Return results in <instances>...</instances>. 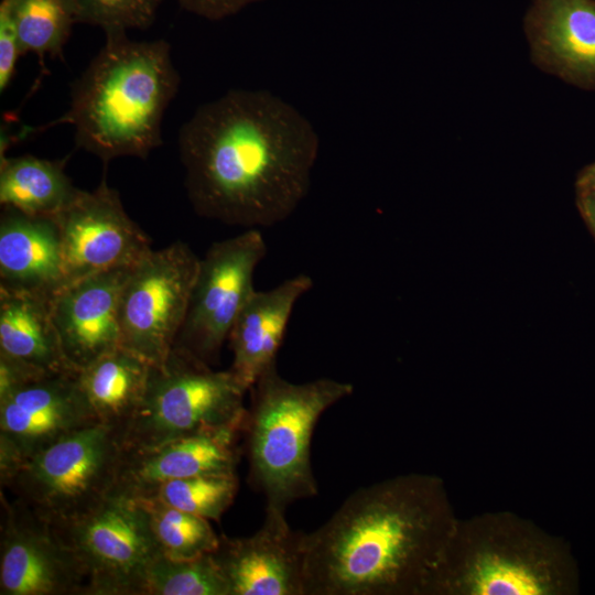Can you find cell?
<instances>
[{
	"mask_svg": "<svg viewBox=\"0 0 595 595\" xmlns=\"http://www.w3.org/2000/svg\"><path fill=\"white\" fill-rule=\"evenodd\" d=\"M162 0H75L78 22L104 32L144 30L155 19Z\"/></svg>",
	"mask_w": 595,
	"mask_h": 595,
	"instance_id": "26",
	"label": "cell"
},
{
	"mask_svg": "<svg viewBox=\"0 0 595 595\" xmlns=\"http://www.w3.org/2000/svg\"><path fill=\"white\" fill-rule=\"evenodd\" d=\"M318 149L312 123L261 89H232L203 104L178 132L194 210L246 229L292 215L309 192Z\"/></svg>",
	"mask_w": 595,
	"mask_h": 595,
	"instance_id": "1",
	"label": "cell"
},
{
	"mask_svg": "<svg viewBox=\"0 0 595 595\" xmlns=\"http://www.w3.org/2000/svg\"><path fill=\"white\" fill-rule=\"evenodd\" d=\"M415 490L358 488L317 529L303 534L305 595H371L414 570L423 531Z\"/></svg>",
	"mask_w": 595,
	"mask_h": 595,
	"instance_id": "3",
	"label": "cell"
},
{
	"mask_svg": "<svg viewBox=\"0 0 595 595\" xmlns=\"http://www.w3.org/2000/svg\"><path fill=\"white\" fill-rule=\"evenodd\" d=\"M475 593L480 595H536L542 588L537 578L522 567L490 559L475 574Z\"/></svg>",
	"mask_w": 595,
	"mask_h": 595,
	"instance_id": "27",
	"label": "cell"
},
{
	"mask_svg": "<svg viewBox=\"0 0 595 595\" xmlns=\"http://www.w3.org/2000/svg\"><path fill=\"white\" fill-rule=\"evenodd\" d=\"M53 526L82 565L85 595H144L148 570L162 553L137 497L113 487L85 512Z\"/></svg>",
	"mask_w": 595,
	"mask_h": 595,
	"instance_id": "7",
	"label": "cell"
},
{
	"mask_svg": "<svg viewBox=\"0 0 595 595\" xmlns=\"http://www.w3.org/2000/svg\"><path fill=\"white\" fill-rule=\"evenodd\" d=\"M267 252L260 229L214 242L199 260L185 321L174 347L212 365L256 291L253 275Z\"/></svg>",
	"mask_w": 595,
	"mask_h": 595,
	"instance_id": "9",
	"label": "cell"
},
{
	"mask_svg": "<svg viewBox=\"0 0 595 595\" xmlns=\"http://www.w3.org/2000/svg\"><path fill=\"white\" fill-rule=\"evenodd\" d=\"M45 375L28 365L0 355V399Z\"/></svg>",
	"mask_w": 595,
	"mask_h": 595,
	"instance_id": "30",
	"label": "cell"
},
{
	"mask_svg": "<svg viewBox=\"0 0 595 595\" xmlns=\"http://www.w3.org/2000/svg\"><path fill=\"white\" fill-rule=\"evenodd\" d=\"M524 24L539 66L595 89V0H533Z\"/></svg>",
	"mask_w": 595,
	"mask_h": 595,
	"instance_id": "16",
	"label": "cell"
},
{
	"mask_svg": "<svg viewBox=\"0 0 595 595\" xmlns=\"http://www.w3.org/2000/svg\"><path fill=\"white\" fill-rule=\"evenodd\" d=\"M286 512L266 509L262 526L251 536H220L212 553L229 595H305L302 531Z\"/></svg>",
	"mask_w": 595,
	"mask_h": 595,
	"instance_id": "13",
	"label": "cell"
},
{
	"mask_svg": "<svg viewBox=\"0 0 595 595\" xmlns=\"http://www.w3.org/2000/svg\"><path fill=\"white\" fill-rule=\"evenodd\" d=\"M98 423L77 372L42 376L0 399V479L62 437Z\"/></svg>",
	"mask_w": 595,
	"mask_h": 595,
	"instance_id": "11",
	"label": "cell"
},
{
	"mask_svg": "<svg viewBox=\"0 0 595 595\" xmlns=\"http://www.w3.org/2000/svg\"><path fill=\"white\" fill-rule=\"evenodd\" d=\"M576 203L582 217L595 235V190L577 188Z\"/></svg>",
	"mask_w": 595,
	"mask_h": 595,
	"instance_id": "31",
	"label": "cell"
},
{
	"mask_svg": "<svg viewBox=\"0 0 595 595\" xmlns=\"http://www.w3.org/2000/svg\"><path fill=\"white\" fill-rule=\"evenodd\" d=\"M64 162L34 155L1 154L0 203L31 216L55 217L75 198L77 188Z\"/></svg>",
	"mask_w": 595,
	"mask_h": 595,
	"instance_id": "21",
	"label": "cell"
},
{
	"mask_svg": "<svg viewBox=\"0 0 595 595\" xmlns=\"http://www.w3.org/2000/svg\"><path fill=\"white\" fill-rule=\"evenodd\" d=\"M151 366L120 346L77 371L98 423L122 432L143 401Z\"/></svg>",
	"mask_w": 595,
	"mask_h": 595,
	"instance_id": "20",
	"label": "cell"
},
{
	"mask_svg": "<svg viewBox=\"0 0 595 595\" xmlns=\"http://www.w3.org/2000/svg\"><path fill=\"white\" fill-rule=\"evenodd\" d=\"M246 387L228 370L177 347L152 365L142 403L120 433L125 451L158 446L202 431L244 430Z\"/></svg>",
	"mask_w": 595,
	"mask_h": 595,
	"instance_id": "5",
	"label": "cell"
},
{
	"mask_svg": "<svg viewBox=\"0 0 595 595\" xmlns=\"http://www.w3.org/2000/svg\"><path fill=\"white\" fill-rule=\"evenodd\" d=\"M240 428L185 435L154 447L125 451L115 487L134 497L162 483L209 474H237Z\"/></svg>",
	"mask_w": 595,
	"mask_h": 595,
	"instance_id": "15",
	"label": "cell"
},
{
	"mask_svg": "<svg viewBox=\"0 0 595 595\" xmlns=\"http://www.w3.org/2000/svg\"><path fill=\"white\" fill-rule=\"evenodd\" d=\"M131 268L85 277L51 296L65 357L77 371L121 346L120 301Z\"/></svg>",
	"mask_w": 595,
	"mask_h": 595,
	"instance_id": "14",
	"label": "cell"
},
{
	"mask_svg": "<svg viewBox=\"0 0 595 595\" xmlns=\"http://www.w3.org/2000/svg\"><path fill=\"white\" fill-rule=\"evenodd\" d=\"M61 238L66 284L137 264L152 249L148 235L125 210L106 177L93 191L79 190L53 217Z\"/></svg>",
	"mask_w": 595,
	"mask_h": 595,
	"instance_id": "10",
	"label": "cell"
},
{
	"mask_svg": "<svg viewBox=\"0 0 595 595\" xmlns=\"http://www.w3.org/2000/svg\"><path fill=\"white\" fill-rule=\"evenodd\" d=\"M237 474H209L160 484L144 496L202 517L219 521L238 493Z\"/></svg>",
	"mask_w": 595,
	"mask_h": 595,
	"instance_id": "24",
	"label": "cell"
},
{
	"mask_svg": "<svg viewBox=\"0 0 595 595\" xmlns=\"http://www.w3.org/2000/svg\"><path fill=\"white\" fill-rule=\"evenodd\" d=\"M123 456L118 431L96 423L21 463L1 487L56 524L100 501L115 487Z\"/></svg>",
	"mask_w": 595,
	"mask_h": 595,
	"instance_id": "6",
	"label": "cell"
},
{
	"mask_svg": "<svg viewBox=\"0 0 595 595\" xmlns=\"http://www.w3.org/2000/svg\"><path fill=\"white\" fill-rule=\"evenodd\" d=\"M313 286L300 273L267 291H255L239 313L229 334L231 372L249 391L271 366L282 345L296 302Z\"/></svg>",
	"mask_w": 595,
	"mask_h": 595,
	"instance_id": "17",
	"label": "cell"
},
{
	"mask_svg": "<svg viewBox=\"0 0 595 595\" xmlns=\"http://www.w3.org/2000/svg\"><path fill=\"white\" fill-rule=\"evenodd\" d=\"M21 55L17 32L8 11L0 6V91L9 86Z\"/></svg>",
	"mask_w": 595,
	"mask_h": 595,
	"instance_id": "28",
	"label": "cell"
},
{
	"mask_svg": "<svg viewBox=\"0 0 595 595\" xmlns=\"http://www.w3.org/2000/svg\"><path fill=\"white\" fill-rule=\"evenodd\" d=\"M14 25L21 54L60 56L78 22L75 0H1Z\"/></svg>",
	"mask_w": 595,
	"mask_h": 595,
	"instance_id": "22",
	"label": "cell"
},
{
	"mask_svg": "<svg viewBox=\"0 0 595 595\" xmlns=\"http://www.w3.org/2000/svg\"><path fill=\"white\" fill-rule=\"evenodd\" d=\"M143 506L160 552L172 560L213 553L218 536L209 520L171 507L154 497H137Z\"/></svg>",
	"mask_w": 595,
	"mask_h": 595,
	"instance_id": "23",
	"label": "cell"
},
{
	"mask_svg": "<svg viewBox=\"0 0 595 595\" xmlns=\"http://www.w3.org/2000/svg\"><path fill=\"white\" fill-rule=\"evenodd\" d=\"M144 595H229L213 554L172 560L160 554L150 565Z\"/></svg>",
	"mask_w": 595,
	"mask_h": 595,
	"instance_id": "25",
	"label": "cell"
},
{
	"mask_svg": "<svg viewBox=\"0 0 595 595\" xmlns=\"http://www.w3.org/2000/svg\"><path fill=\"white\" fill-rule=\"evenodd\" d=\"M0 355L44 374L77 372L65 357L45 295L0 289Z\"/></svg>",
	"mask_w": 595,
	"mask_h": 595,
	"instance_id": "19",
	"label": "cell"
},
{
	"mask_svg": "<svg viewBox=\"0 0 595 595\" xmlns=\"http://www.w3.org/2000/svg\"><path fill=\"white\" fill-rule=\"evenodd\" d=\"M1 595L86 594V576L56 528L1 491Z\"/></svg>",
	"mask_w": 595,
	"mask_h": 595,
	"instance_id": "12",
	"label": "cell"
},
{
	"mask_svg": "<svg viewBox=\"0 0 595 595\" xmlns=\"http://www.w3.org/2000/svg\"><path fill=\"white\" fill-rule=\"evenodd\" d=\"M102 47L73 83L68 110L54 123L74 128L78 148L105 164L145 159L162 144L165 111L181 77L164 40L133 41L106 32Z\"/></svg>",
	"mask_w": 595,
	"mask_h": 595,
	"instance_id": "2",
	"label": "cell"
},
{
	"mask_svg": "<svg viewBox=\"0 0 595 595\" xmlns=\"http://www.w3.org/2000/svg\"><path fill=\"white\" fill-rule=\"evenodd\" d=\"M576 188L595 190V162L580 173L576 181Z\"/></svg>",
	"mask_w": 595,
	"mask_h": 595,
	"instance_id": "32",
	"label": "cell"
},
{
	"mask_svg": "<svg viewBox=\"0 0 595 595\" xmlns=\"http://www.w3.org/2000/svg\"><path fill=\"white\" fill-rule=\"evenodd\" d=\"M66 285L53 217L3 207L0 218V289L52 296Z\"/></svg>",
	"mask_w": 595,
	"mask_h": 595,
	"instance_id": "18",
	"label": "cell"
},
{
	"mask_svg": "<svg viewBox=\"0 0 595 595\" xmlns=\"http://www.w3.org/2000/svg\"><path fill=\"white\" fill-rule=\"evenodd\" d=\"M262 0H177L186 11L208 20H221Z\"/></svg>",
	"mask_w": 595,
	"mask_h": 595,
	"instance_id": "29",
	"label": "cell"
},
{
	"mask_svg": "<svg viewBox=\"0 0 595 595\" xmlns=\"http://www.w3.org/2000/svg\"><path fill=\"white\" fill-rule=\"evenodd\" d=\"M199 260L187 244L175 241L130 269L120 301L121 347L151 365L165 361L185 321Z\"/></svg>",
	"mask_w": 595,
	"mask_h": 595,
	"instance_id": "8",
	"label": "cell"
},
{
	"mask_svg": "<svg viewBox=\"0 0 595 595\" xmlns=\"http://www.w3.org/2000/svg\"><path fill=\"white\" fill-rule=\"evenodd\" d=\"M242 434L249 484L266 499V509L286 512L293 502L317 495L311 463L315 426L326 410L354 391L332 378L295 383L277 364L251 386Z\"/></svg>",
	"mask_w": 595,
	"mask_h": 595,
	"instance_id": "4",
	"label": "cell"
}]
</instances>
